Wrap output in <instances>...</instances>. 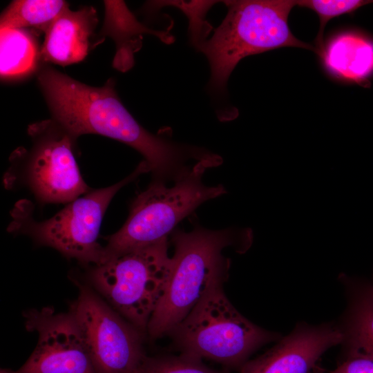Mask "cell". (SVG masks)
Segmentation results:
<instances>
[{
  "instance_id": "6da1fadb",
  "label": "cell",
  "mask_w": 373,
  "mask_h": 373,
  "mask_svg": "<svg viewBox=\"0 0 373 373\" xmlns=\"http://www.w3.org/2000/svg\"><path fill=\"white\" fill-rule=\"evenodd\" d=\"M38 82L52 119L75 140L93 133L126 144L138 151L155 180L175 181L193 165L208 157L204 148L175 143L144 128L124 106L112 80L102 87L82 84L47 67Z\"/></svg>"
},
{
  "instance_id": "7a4b0ae2",
  "label": "cell",
  "mask_w": 373,
  "mask_h": 373,
  "mask_svg": "<svg viewBox=\"0 0 373 373\" xmlns=\"http://www.w3.org/2000/svg\"><path fill=\"white\" fill-rule=\"evenodd\" d=\"M171 269L162 294L150 319L147 334L157 338L169 334L213 287L228 276L230 246L246 251L252 241L250 229L210 230L196 226L190 231L175 229Z\"/></svg>"
},
{
  "instance_id": "3957f363",
  "label": "cell",
  "mask_w": 373,
  "mask_h": 373,
  "mask_svg": "<svg viewBox=\"0 0 373 373\" xmlns=\"http://www.w3.org/2000/svg\"><path fill=\"white\" fill-rule=\"evenodd\" d=\"M227 14L211 37L192 41L207 57L211 78L209 89L224 94L228 79L243 58L268 50L295 47H315L296 38L291 32L288 18L294 0L226 1Z\"/></svg>"
},
{
  "instance_id": "277c9868",
  "label": "cell",
  "mask_w": 373,
  "mask_h": 373,
  "mask_svg": "<svg viewBox=\"0 0 373 373\" xmlns=\"http://www.w3.org/2000/svg\"><path fill=\"white\" fill-rule=\"evenodd\" d=\"M220 164L214 160L200 162L171 187L153 180L132 202L123 226L108 237L102 262L168 238L177 224L200 205L225 193L223 186H207L202 182L205 171Z\"/></svg>"
},
{
  "instance_id": "5b68a950",
  "label": "cell",
  "mask_w": 373,
  "mask_h": 373,
  "mask_svg": "<svg viewBox=\"0 0 373 373\" xmlns=\"http://www.w3.org/2000/svg\"><path fill=\"white\" fill-rule=\"evenodd\" d=\"M222 285L211 289L169 335L182 354L240 370L254 352L280 335L242 316Z\"/></svg>"
},
{
  "instance_id": "8992f818",
  "label": "cell",
  "mask_w": 373,
  "mask_h": 373,
  "mask_svg": "<svg viewBox=\"0 0 373 373\" xmlns=\"http://www.w3.org/2000/svg\"><path fill=\"white\" fill-rule=\"evenodd\" d=\"M146 172L149 166L142 160L125 179L110 186L90 189L43 221L34 219L30 203L20 202L13 209L9 231L29 236L37 244L52 247L82 265H98L103 260L104 247L97 238L108 204L122 187Z\"/></svg>"
},
{
  "instance_id": "52a82bcc",
  "label": "cell",
  "mask_w": 373,
  "mask_h": 373,
  "mask_svg": "<svg viewBox=\"0 0 373 373\" xmlns=\"http://www.w3.org/2000/svg\"><path fill=\"white\" fill-rule=\"evenodd\" d=\"M168 238L91 265L89 285L144 335L169 276Z\"/></svg>"
},
{
  "instance_id": "ba28073f",
  "label": "cell",
  "mask_w": 373,
  "mask_h": 373,
  "mask_svg": "<svg viewBox=\"0 0 373 373\" xmlns=\"http://www.w3.org/2000/svg\"><path fill=\"white\" fill-rule=\"evenodd\" d=\"M30 150L18 149L5 175L8 188L20 183L42 204L68 203L90 189L84 182L73 152L75 140L55 120L30 125Z\"/></svg>"
},
{
  "instance_id": "9c48e42d",
  "label": "cell",
  "mask_w": 373,
  "mask_h": 373,
  "mask_svg": "<svg viewBox=\"0 0 373 373\" xmlns=\"http://www.w3.org/2000/svg\"><path fill=\"white\" fill-rule=\"evenodd\" d=\"M69 312L84 338L96 373H135L146 356L144 334L115 311L89 285L78 282Z\"/></svg>"
},
{
  "instance_id": "30bf717a",
  "label": "cell",
  "mask_w": 373,
  "mask_h": 373,
  "mask_svg": "<svg viewBox=\"0 0 373 373\" xmlns=\"http://www.w3.org/2000/svg\"><path fill=\"white\" fill-rule=\"evenodd\" d=\"M26 328L37 332V345L18 370L0 373H96L80 329L67 313L52 308L30 309L23 314Z\"/></svg>"
},
{
  "instance_id": "8fae6325",
  "label": "cell",
  "mask_w": 373,
  "mask_h": 373,
  "mask_svg": "<svg viewBox=\"0 0 373 373\" xmlns=\"http://www.w3.org/2000/svg\"><path fill=\"white\" fill-rule=\"evenodd\" d=\"M344 341L343 331L330 323H302L265 354L245 363L240 373H309L324 352Z\"/></svg>"
},
{
  "instance_id": "7c38bea8",
  "label": "cell",
  "mask_w": 373,
  "mask_h": 373,
  "mask_svg": "<svg viewBox=\"0 0 373 373\" xmlns=\"http://www.w3.org/2000/svg\"><path fill=\"white\" fill-rule=\"evenodd\" d=\"M97 23V12L92 7L77 11L67 8L45 32L41 57L62 66L82 61L87 55L89 38Z\"/></svg>"
},
{
  "instance_id": "4fadbf2b",
  "label": "cell",
  "mask_w": 373,
  "mask_h": 373,
  "mask_svg": "<svg viewBox=\"0 0 373 373\" xmlns=\"http://www.w3.org/2000/svg\"><path fill=\"white\" fill-rule=\"evenodd\" d=\"M320 58L332 75L361 84L373 73V41L356 32H343L325 45Z\"/></svg>"
},
{
  "instance_id": "5bb4252c",
  "label": "cell",
  "mask_w": 373,
  "mask_h": 373,
  "mask_svg": "<svg viewBox=\"0 0 373 373\" xmlns=\"http://www.w3.org/2000/svg\"><path fill=\"white\" fill-rule=\"evenodd\" d=\"M349 294L345 341L350 354L373 358V285L341 276Z\"/></svg>"
},
{
  "instance_id": "9a60e30c",
  "label": "cell",
  "mask_w": 373,
  "mask_h": 373,
  "mask_svg": "<svg viewBox=\"0 0 373 373\" xmlns=\"http://www.w3.org/2000/svg\"><path fill=\"white\" fill-rule=\"evenodd\" d=\"M105 31L111 35L117 43V55L115 64L124 70L133 64V53L140 48L142 35L153 34L166 44L173 41V37L169 30H155L140 23L131 13L126 4L120 1H105Z\"/></svg>"
},
{
  "instance_id": "2e32d148",
  "label": "cell",
  "mask_w": 373,
  "mask_h": 373,
  "mask_svg": "<svg viewBox=\"0 0 373 373\" xmlns=\"http://www.w3.org/2000/svg\"><path fill=\"white\" fill-rule=\"evenodd\" d=\"M0 52L2 77L26 75L33 70L37 65V44L24 28H1Z\"/></svg>"
},
{
  "instance_id": "e0dca14e",
  "label": "cell",
  "mask_w": 373,
  "mask_h": 373,
  "mask_svg": "<svg viewBox=\"0 0 373 373\" xmlns=\"http://www.w3.org/2000/svg\"><path fill=\"white\" fill-rule=\"evenodd\" d=\"M64 1L19 0L12 2L1 17V28L33 27L44 33L65 10Z\"/></svg>"
},
{
  "instance_id": "ac0fdd59",
  "label": "cell",
  "mask_w": 373,
  "mask_h": 373,
  "mask_svg": "<svg viewBox=\"0 0 373 373\" xmlns=\"http://www.w3.org/2000/svg\"><path fill=\"white\" fill-rule=\"evenodd\" d=\"M135 373H229L209 367L190 355L146 356Z\"/></svg>"
},
{
  "instance_id": "d6986e66",
  "label": "cell",
  "mask_w": 373,
  "mask_h": 373,
  "mask_svg": "<svg viewBox=\"0 0 373 373\" xmlns=\"http://www.w3.org/2000/svg\"><path fill=\"white\" fill-rule=\"evenodd\" d=\"M373 3L366 0H299L297 6L313 10L319 17L320 27L315 39L316 53L321 57L325 43L324 30L328 21L340 15L351 13L358 8Z\"/></svg>"
},
{
  "instance_id": "ffe728a7",
  "label": "cell",
  "mask_w": 373,
  "mask_h": 373,
  "mask_svg": "<svg viewBox=\"0 0 373 373\" xmlns=\"http://www.w3.org/2000/svg\"><path fill=\"white\" fill-rule=\"evenodd\" d=\"M323 373H373V358L361 354L350 356L336 369Z\"/></svg>"
},
{
  "instance_id": "44dd1931",
  "label": "cell",
  "mask_w": 373,
  "mask_h": 373,
  "mask_svg": "<svg viewBox=\"0 0 373 373\" xmlns=\"http://www.w3.org/2000/svg\"><path fill=\"white\" fill-rule=\"evenodd\" d=\"M314 373H323V370L319 367H316L315 369V372L314 371Z\"/></svg>"
}]
</instances>
